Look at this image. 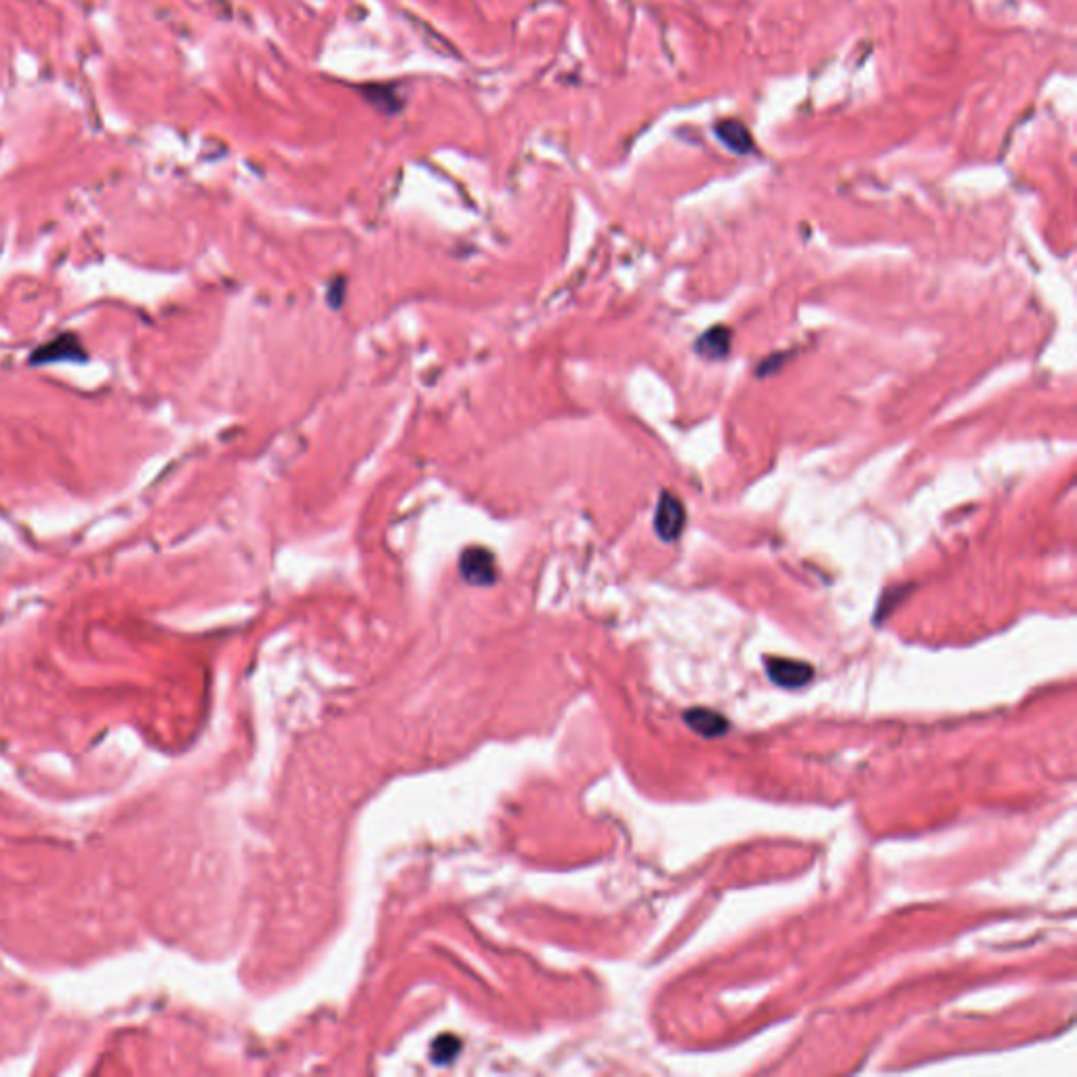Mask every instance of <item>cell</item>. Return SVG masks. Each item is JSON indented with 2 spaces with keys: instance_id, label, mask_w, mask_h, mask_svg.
I'll return each mask as SVG.
<instances>
[{
  "instance_id": "2",
  "label": "cell",
  "mask_w": 1077,
  "mask_h": 1077,
  "mask_svg": "<svg viewBox=\"0 0 1077 1077\" xmlns=\"http://www.w3.org/2000/svg\"><path fill=\"white\" fill-rule=\"evenodd\" d=\"M653 526H655V533L659 535L661 541H665V543L676 541L682 535L684 526H686L684 503L672 493H663L659 503H657Z\"/></svg>"
},
{
  "instance_id": "1",
  "label": "cell",
  "mask_w": 1077,
  "mask_h": 1077,
  "mask_svg": "<svg viewBox=\"0 0 1077 1077\" xmlns=\"http://www.w3.org/2000/svg\"><path fill=\"white\" fill-rule=\"evenodd\" d=\"M459 573L470 585H493L497 579V564L493 552L472 545L459 558Z\"/></svg>"
},
{
  "instance_id": "7",
  "label": "cell",
  "mask_w": 1077,
  "mask_h": 1077,
  "mask_svg": "<svg viewBox=\"0 0 1077 1077\" xmlns=\"http://www.w3.org/2000/svg\"><path fill=\"white\" fill-rule=\"evenodd\" d=\"M459 1040L453 1038V1035H444V1038L436 1040L434 1044V1050H432V1059L434 1063H451L455 1056L459 1054Z\"/></svg>"
},
{
  "instance_id": "3",
  "label": "cell",
  "mask_w": 1077,
  "mask_h": 1077,
  "mask_svg": "<svg viewBox=\"0 0 1077 1077\" xmlns=\"http://www.w3.org/2000/svg\"><path fill=\"white\" fill-rule=\"evenodd\" d=\"M85 358H87V352L83 350V343L78 341V337L72 333H64L40 345V348L30 356V362L40 367V364H51V362H62V360H85Z\"/></svg>"
},
{
  "instance_id": "5",
  "label": "cell",
  "mask_w": 1077,
  "mask_h": 1077,
  "mask_svg": "<svg viewBox=\"0 0 1077 1077\" xmlns=\"http://www.w3.org/2000/svg\"><path fill=\"white\" fill-rule=\"evenodd\" d=\"M684 720L690 728L695 730V733L707 739H716L724 735L728 728L726 718L720 716L718 711H709V709H690L684 714Z\"/></svg>"
},
{
  "instance_id": "4",
  "label": "cell",
  "mask_w": 1077,
  "mask_h": 1077,
  "mask_svg": "<svg viewBox=\"0 0 1077 1077\" xmlns=\"http://www.w3.org/2000/svg\"><path fill=\"white\" fill-rule=\"evenodd\" d=\"M766 672H768V678L772 682L783 686V688H800V686H804L806 682L812 680V674H815V669H812L808 663H802V661L768 657L766 659Z\"/></svg>"
},
{
  "instance_id": "6",
  "label": "cell",
  "mask_w": 1077,
  "mask_h": 1077,
  "mask_svg": "<svg viewBox=\"0 0 1077 1077\" xmlns=\"http://www.w3.org/2000/svg\"><path fill=\"white\" fill-rule=\"evenodd\" d=\"M730 339H733V333H730V329L726 327H714L711 331L703 333L697 343H695V350L699 356H703L705 360H722L728 356V350H730Z\"/></svg>"
}]
</instances>
